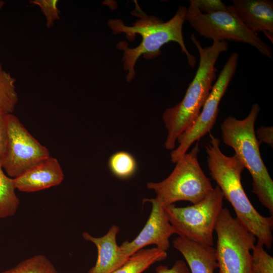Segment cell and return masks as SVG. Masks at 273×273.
<instances>
[{"mask_svg":"<svg viewBox=\"0 0 273 273\" xmlns=\"http://www.w3.org/2000/svg\"><path fill=\"white\" fill-rule=\"evenodd\" d=\"M1 273H59L44 255L36 254L20 262L14 267Z\"/></svg>","mask_w":273,"mask_h":273,"instance_id":"cell-19","label":"cell"},{"mask_svg":"<svg viewBox=\"0 0 273 273\" xmlns=\"http://www.w3.org/2000/svg\"><path fill=\"white\" fill-rule=\"evenodd\" d=\"M223 195L217 186L202 201L184 207L174 204L164 207L171 224L180 237L213 246V232L223 208Z\"/></svg>","mask_w":273,"mask_h":273,"instance_id":"cell-7","label":"cell"},{"mask_svg":"<svg viewBox=\"0 0 273 273\" xmlns=\"http://www.w3.org/2000/svg\"><path fill=\"white\" fill-rule=\"evenodd\" d=\"M8 114L0 112V160L4 154L7 143V116Z\"/></svg>","mask_w":273,"mask_h":273,"instance_id":"cell-25","label":"cell"},{"mask_svg":"<svg viewBox=\"0 0 273 273\" xmlns=\"http://www.w3.org/2000/svg\"><path fill=\"white\" fill-rule=\"evenodd\" d=\"M18 100L15 79L3 70L0 72V112L12 114Z\"/></svg>","mask_w":273,"mask_h":273,"instance_id":"cell-20","label":"cell"},{"mask_svg":"<svg viewBox=\"0 0 273 273\" xmlns=\"http://www.w3.org/2000/svg\"><path fill=\"white\" fill-rule=\"evenodd\" d=\"M64 173L58 160L51 156L14 178L16 189L34 192L59 185Z\"/></svg>","mask_w":273,"mask_h":273,"instance_id":"cell-14","label":"cell"},{"mask_svg":"<svg viewBox=\"0 0 273 273\" xmlns=\"http://www.w3.org/2000/svg\"><path fill=\"white\" fill-rule=\"evenodd\" d=\"M135 9L131 14L140 19L128 26L120 19H110L108 22L114 34L124 33L129 41L135 38L136 34L142 37L140 44L135 48H130L126 42H119L117 48L123 51L122 61L124 69L127 72L126 80L130 81L135 73V64L141 56L151 59L161 54V48L170 41L177 42L182 52L188 59L189 65L194 67L196 63V58L192 55L185 44L183 35V26L186 20L187 8L180 6L174 16L167 22H163L154 16H149L140 8L137 1H134Z\"/></svg>","mask_w":273,"mask_h":273,"instance_id":"cell-1","label":"cell"},{"mask_svg":"<svg viewBox=\"0 0 273 273\" xmlns=\"http://www.w3.org/2000/svg\"><path fill=\"white\" fill-rule=\"evenodd\" d=\"M172 243L184 257L191 273H214L217 269L213 246L200 244L179 236Z\"/></svg>","mask_w":273,"mask_h":273,"instance_id":"cell-15","label":"cell"},{"mask_svg":"<svg viewBox=\"0 0 273 273\" xmlns=\"http://www.w3.org/2000/svg\"><path fill=\"white\" fill-rule=\"evenodd\" d=\"M196 1L199 10L203 14H211L225 11L228 9V6L220 0Z\"/></svg>","mask_w":273,"mask_h":273,"instance_id":"cell-23","label":"cell"},{"mask_svg":"<svg viewBox=\"0 0 273 273\" xmlns=\"http://www.w3.org/2000/svg\"><path fill=\"white\" fill-rule=\"evenodd\" d=\"M209 143L205 146L207 163L211 177L220 189L224 198L231 204L236 218L268 249L273 242V216H264L254 207L241 183L245 168L234 154L228 156L220 149V140L209 133Z\"/></svg>","mask_w":273,"mask_h":273,"instance_id":"cell-2","label":"cell"},{"mask_svg":"<svg viewBox=\"0 0 273 273\" xmlns=\"http://www.w3.org/2000/svg\"><path fill=\"white\" fill-rule=\"evenodd\" d=\"M4 4V2H3V1H0V10H1V9H2V8L3 7ZM3 71V69H2V66L1 64H0V72H1V71Z\"/></svg>","mask_w":273,"mask_h":273,"instance_id":"cell-27","label":"cell"},{"mask_svg":"<svg viewBox=\"0 0 273 273\" xmlns=\"http://www.w3.org/2000/svg\"><path fill=\"white\" fill-rule=\"evenodd\" d=\"M152 204L149 218L139 235L131 241H125L120 246L124 253L130 257L149 245H155L166 251L170 247L169 238L177 232L171 224L163 207L156 198L145 199Z\"/></svg>","mask_w":273,"mask_h":273,"instance_id":"cell-11","label":"cell"},{"mask_svg":"<svg viewBox=\"0 0 273 273\" xmlns=\"http://www.w3.org/2000/svg\"><path fill=\"white\" fill-rule=\"evenodd\" d=\"M238 58L237 53L231 55L212 86L202 111L193 123L177 138L178 146L170 154L172 163H175L187 153L194 142H199L206 134L210 133L219 113L220 102L236 72Z\"/></svg>","mask_w":273,"mask_h":273,"instance_id":"cell-9","label":"cell"},{"mask_svg":"<svg viewBox=\"0 0 273 273\" xmlns=\"http://www.w3.org/2000/svg\"><path fill=\"white\" fill-rule=\"evenodd\" d=\"M255 134L259 144L263 142L272 147L273 128L272 126H262L257 129Z\"/></svg>","mask_w":273,"mask_h":273,"instance_id":"cell-26","label":"cell"},{"mask_svg":"<svg viewBox=\"0 0 273 273\" xmlns=\"http://www.w3.org/2000/svg\"><path fill=\"white\" fill-rule=\"evenodd\" d=\"M191 39L199 54V66L181 101L176 106L166 109L163 114V120L167 130L164 143L167 150L175 149L177 138L197 118L216 78L215 63L220 54L228 50L226 41L214 40L211 46L203 48L193 33L191 34Z\"/></svg>","mask_w":273,"mask_h":273,"instance_id":"cell-3","label":"cell"},{"mask_svg":"<svg viewBox=\"0 0 273 273\" xmlns=\"http://www.w3.org/2000/svg\"><path fill=\"white\" fill-rule=\"evenodd\" d=\"M264 245L257 242L252 249V273H273V257L264 249Z\"/></svg>","mask_w":273,"mask_h":273,"instance_id":"cell-21","label":"cell"},{"mask_svg":"<svg viewBox=\"0 0 273 273\" xmlns=\"http://www.w3.org/2000/svg\"><path fill=\"white\" fill-rule=\"evenodd\" d=\"M108 167L114 176L124 179L135 174L138 169V163L135 158L130 153L118 151L110 157Z\"/></svg>","mask_w":273,"mask_h":273,"instance_id":"cell-18","label":"cell"},{"mask_svg":"<svg viewBox=\"0 0 273 273\" xmlns=\"http://www.w3.org/2000/svg\"><path fill=\"white\" fill-rule=\"evenodd\" d=\"M16 190L14 178L5 174L0 161V218L12 217L17 212L20 200Z\"/></svg>","mask_w":273,"mask_h":273,"instance_id":"cell-17","label":"cell"},{"mask_svg":"<svg viewBox=\"0 0 273 273\" xmlns=\"http://www.w3.org/2000/svg\"><path fill=\"white\" fill-rule=\"evenodd\" d=\"M30 3L38 6L46 17L47 26L51 27L54 22L60 19V12L57 8V0H34Z\"/></svg>","mask_w":273,"mask_h":273,"instance_id":"cell-22","label":"cell"},{"mask_svg":"<svg viewBox=\"0 0 273 273\" xmlns=\"http://www.w3.org/2000/svg\"><path fill=\"white\" fill-rule=\"evenodd\" d=\"M119 228L113 225L108 232L101 237H95L87 232L82 234L86 241L95 244L98 250L97 261L87 273H112L124 264L129 259L116 241Z\"/></svg>","mask_w":273,"mask_h":273,"instance_id":"cell-13","label":"cell"},{"mask_svg":"<svg viewBox=\"0 0 273 273\" xmlns=\"http://www.w3.org/2000/svg\"><path fill=\"white\" fill-rule=\"evenodd\" d=\"M186 21L201 36L213 41H235L255 47L262 55L272 59V51L257 34L249 30L236 14L232 5L225 11L203 14L196 0H191Z\"/></svg>","mask_w":273,"mask_h":273,"instance_id":"cell-8","label":"cell"},{"mask_svg":"<svg viewBox=\"0 0 273 273\" xmlns=\"http://www.w3.org/2000/svg\"><path fill=\"white\" fill-rule=\"evenodd\" d=\"M7 124V143L0 161L7 175L15 178L50 155L16 116L8 114Z\"/></svg>","mask_w":273,"mask_h":273,"instance_id":"cell-10","label":"cell"},{"mask_svg":"<svg viewBox=\"0 0 273 273\" xmlns=\"http://www.w3.org/2000/svg\"><path fill=\"white\" fill-rule=\"evenodd\" d=\"M156 273H191L189 268L183 260H176L171 267L161 265L156 268Z\"/></svg>","mask_w":273,"mask_h":273,"instance_id":"cell-24","label":"cell"},{"mask_svg":"<svg viewBox=\"0 0 273 273\" xmlns=\"http://www.w3.org/2000/svg\"><path fill=\"white\" fill-rule=\"evenodd\" d=\"M260 110L259 105L255 103L245 118L239 120L229 116L223 120L220 129L223 143L234 149L249 172L252 193L272 216L273 180L261 158L254 128Z\"/></svg>","mask_w":273,"mask_h":273,"instance_id":"cell-4","label":"cell"},{"mask_svg":"<svg viewBox=\"0 0 273 273\" xmlns=\"http://www.w3.org/2000/svg\"><path fill=\"white\" fill-rule=\"evenodd\" d=\"M214 231L218 273H252L250 251L256 244L255 236L226 208L221 209Z\"/></svg>","mask_w":273,"mask_h":273,"instance_id":"cell-6","label":"cell"},{"mask_svg":"<svg viewBox=\"0 0 273 273\" xmlns=\"http://www.w3.org/2000/svg\"><path fill=\"white\" fill-rule=\"evenodd\" d=\"M166 251L157 247L142 249L131 255L121 266L112 273H142L155 263L167 258Z\"/></svg>","mask_w":273,"mask_h":273,"instance_id":"cell-16","label":"cell"},{"mask_svg":"<svg viewBox=\"0 0 273 273\" xmlns=\"http://www.w3.org/2000/svg\"><path fill=\"white\" fill-rule=\"evenodd\" d=\"M243 24L252 32H262L273 42V1L233 0L232 5Z\"/></svg>","mask_w":273,"mask_h":273,"instance_id":"cell-12","label":"cell"},{"mask_svg":"<svg viewBox=\"0 0 273 273\" xmlns=\"http://www.w3.org/2000/svg\"><path fill=\"white\" fill-rule=\"evenodd\" d=\"M199 151L197 142L191 151L175 163L167 178L159 182L147 183V188L154 191L155 198L163 207L180 201L197 203L213 190L210 179L199 163Z\"/></svg>","mask_w":273,"mask_h":273,"instance_id":"cell-5","label":"cell"}]
</instances>
